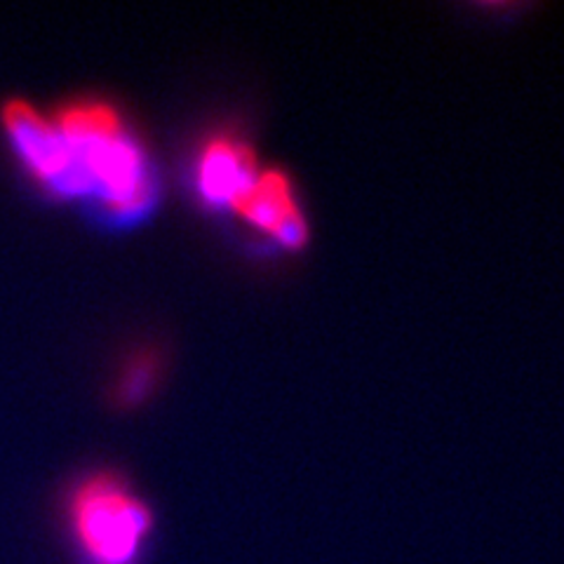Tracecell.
Here are the masks:
<instances>
[{
    "instance_id": "obj_5",
    "label": "cell",
    "mask_w": 564,
    "mask_h": 564,
    "mask_svg": "<svg viewBox=\"0 0 564 564\" xmlns=\"http://www.w3.org/2000/svg\"><path fill=\"white\" fill-rule=\"evenodd\" d=\"M254 151L236 137L207 141L196 163V188L212 207H231L259 174Z\"/></svg>"
},
{
    "instance_id": "obj_6",
    "label": "cell",
    "mask_w": 564,
    "mask_h": 564,
    "mask_svg": "<svg viewBox=\"0 0 564 564\" xmlns=\"http://www.w3.org/2000/svg\"><path fill=\"white\" fill-rule=\"evenodd\" d=\"M158 377V362L153 356H139L132 360V365L122 372L120 386H118V398L126 400L128 404H134L137 400L144 398Z\"/></svg>"
},
{
    "instance_id": "obj_1",
    "label": "cell",
    "mask_w": 564,
    "mask_h": 564,
    "mask_svg": "<svg viewBox=\"0 0 564 564\" xmlns=\"http://www.w3.org/2000/svg\"><path fill=\"white\" fill-rule=\"evenodd\" d=\"M64 137L78 184V200H90L116 224L147 215L155 200V176L147 149L111 104L70 101L52 116Z\"/></svg>"
},
{
    "instance_id": "obj_4",
    "label": "cell",
    "mask_w": 564,
    "mask_h": 564,
    "mask_svg": "<svg viewBox=\"0 0 564 564\" xmlns=\"http://www.w3.org/2000/svg\"><path fill=\"white\" fill-rule=\"evenodd\" d=\"M231 209L282 247L294 250L306 242V219L285 172L259 170L252 184L231 203Z\"/></svg>"
},
{
    "instance_id": "obj_3",
    "label": "cell",
    "mask_w": 564,
    "mask_h": 564,
    "mask_svg": "<svg viewBox=\"0 0 564 564\" xmlns=\"http://www.w3.org/2000/svg\"><path fill=\"white\" fill-rule=\"evenodd\" d=\"M3 126L22 165L35 176V182L59 198L76 200L74 163L52 118L35 111L24 99H12L3 109Z\"/></svg>"
},
{
    "instance_id": "obj_2",
    "label": "cell",
    "mask_w": 564,
    "mask_h": 564,
    "mask_svg": "<svg viewBox=\"0 0 564 564\" xmlns=\"http://www.w3.org/2000/svg\"><path fill=\"white\" fill-rule=\"evenodd\" d=\"M66 527L78 564H139L153 532V513L126 480L97 473L70 491Z\"/></svg>"
}]
</instances>
